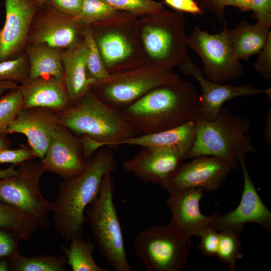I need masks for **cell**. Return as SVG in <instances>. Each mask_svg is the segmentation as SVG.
I'll list each match as a JSON object with an SVG mask.
<instances>
[{
  "label": "cell",
  "mask_w": 271,
  "mask_h": 271,
  "mask_svg": "<svg viewBox=\"0 0 271 271\" xmlns=\"http://www.w3.org/2000/svg\"><path fill=\"white\" fill-rule=\"evenodd\" d=\"M182 81L173 69L146 64L131 70L110 74L91 86L93 93L106 104L122 109L153 89Z\"/></svg>",
  "instance_id": "8"
},
{
  "label": "cell",
  "mask_w": 271,
  "mask_h": 271,
  "mask_svg": "<svg viewBox=\"0 0 271 271\" xmlns=\"http://www.w3.org/2000/svg\"><path fill=\"white\" fill-rule=\"evenodd\" d=\"M216 256L227 264L230 270L236 271V261L242 257L239 234L229 231H220Z\"/></svg>",
  "instance_id": "31"
},
{
  "label": "cell",
  "mask_w": 271,
  "mask_h": 271,
  "mask_svg": "<svg viewBox=\"0 0 271 271\" xmlns=\"http://www.w3.org/2000/svg\"><path fill=\"white\" fill-rule=\"evenodd\" d=\"M227 22L222 31L210 34L196 26L187 38V46L202 61V72L208 80L223 84L240 78L244 69L235 55L228 35Z\"/></svg>",
  "instance_id": "11"
},
{
  "label": "cell",
  "mask_w": 271,
  "mask_h": 271,
  "mask_svg": "<svg viewBox=\"0 0 271 271\" xmlns=\"http://www.w3.org/2000/svg\"><path fill=\"white\" fill-rule=\"evenodd\" d=\"M40 7H42L44 4L45 0H37Z\"/></svg>",
  "instance_id": "50"
},
{
  "label": "cell",
  "mask_w": 271,
  "mask_h": 271,
  "mask_svg": "<svg viewBox=\"0 0 271 271\" xmlns=\"http://www.w3.org/2000/svg\"><path fill=\"white\" fill-rule=\"evenodd\" d=\"M62 57L64 84L73 105H75L96 82L87 74V50L83 38L73 46L62 51Z\"/></svg>",
  "instance_id": "22"
},
{
  "label": "cell",
  "mask_w": 271,
  "mask_h": 271,
  "mask_svg": "<svg viewBox=\"0 0 271 271\" xmlns=\"http://www.w3.org/2000/svg\"><path fill=\"white\" fill-rule=\"evenodd\" d=\"M200 238L198 248L206 257L216 255L219 244V232L211 225L207 227L199 236Z\"/></svg>",
  "instance_id": "35"
},
{
  "label": "cell",
  "mask_w": 271,
  "mask_h": 271,
  "mask_svg": "<svg viewBox=\"0 0 271 271\" xmlns=\"http://www.w3.org/2000/svg\"><path fill=\"white\" fill-rule=\"evenodd\" d=\"M39 227L36 219L0 201V227L12 231L19 240H29Z\"/></svg>",
  "instance_id": "27"
},
{
  "label": "cell",
  "mask_w": 271,
  "mask_h": 271,
  "mask_svg": "<svg viewBox=\"0 0 271 271\" xmlns=\"http://www.w3.org/2000/svg\"><path fill=\"white\" fill-rule=\"evenodd\" d=\"M165 2L177 11L190 13L193 15H201L202 9L194 0H164Z\"/></svg>",
  "instance_id": "41"
},
{
  "label": "cell",
  "mask_w": 271,
  "mask_h": 271,
  "mask_svg": "<svg viewBox=\"0 0 271 271\" xmlns=\"http://www.w3.org/2000/svg\"><path fill=\"white\" fill-rule=\"evenodd\" d=\"M37 158L30 147L21 145L17 149L11 150L10 148L0 151V164L11 163L13 165H20L30 160Z\"/></svg>",
  "instance_id": "36"
},
{
  "label": "cell",
  "mask_w": 271,
  "mask_h": 271,
  "mask_svg": "<svg viewBox=\"0 0 271 271\" xmlns=\"http://www.w3.org/2000/svg\"><path fill=\"white\" fill-rule=\"evenodd\" d=\"M201 95L188 81L156 87L121 109L138 135L172 128L199 117Z\"/></svg>",
  "instance_id": "2"
},
{
  "label": "cell",
  "mask_w": 271,
  "mask_h": 271,
  "mask_svg": "<svg viewBox=\"0 0 271 271\" xmlns=\"http://www.w3.org/2000/svg\"><path fill=\"white\" fill-rule=\"evenodd\" d=\"M69 247L65 245L61 249L67 257V264L73 271H109L98 265L93 258L95 246L91 241L82 237L72 239Z\"/></svg>",
  "instance_id": "26"
},
{
  "label": "cell",
  "mask_w": 271,
  "mask_h": 271,
  "mask_svg": "<svg viewBox=\"0 0 271 271\" xmlns=\"http://www.w3.org/2000/svg\"><path fill=\"white\" fill-rule=\"evenodd\" d=\"M118 11L138 16L163 9V4L155 0H103Z\"/></svg>",
  "instance_id": "34"
},
{
  "label": "cell",
  "mask_w": 271,
  "mask_h": 271,
  "mask_svg": "<svg viewBox=\"0 0 271 271\" xmlns=\"http://www.w3.org/2000/svg\"><path fill=\"white\" fill-rule=\"evenodd\" d=\"M201 188H189L169 193L166 203L171 212L169 224L185 237H198L211 225L214 214H203L200 202L203 197Z\"/></svg>",
  "instance_id": "19"
},
{
  "label": "cell",
  "mask_w": 271,
  "mask_h": 271,
  "mask_svg": "<svg viewBox=\"0 0 271 271\" xmlns=\"http://www.w3.org/2000/svg\"><path fill=\"white\" fill-rule=\"evenodd\" d=\"M225 0H202L205 7L212 11L220 21L224 19V8L223 3Z\"/></svg>",
  "instance_id": "42"
},
{
  "label": "cell",
  "mask_w": 271,
  "mask_h": 271,
  "mask_svg": "<svg viewBox=\"0 0 271 271\" xmlns=\"http://www.w3.org/2000/svg\"><path fill=\"white\" fill-rule=\"evenodd\" d=\"M118 12L103 0H83L79 13L71 18L79 26L91 25L109 18Z\"/></svg>",
  "instance_id": "30"
},
{
  "label": "cell",
  "mask_w": 271,
  "mask_h": 271,
  "mask_svg": "<svg viewBox=\"0 0 271 271\" xmlns=\"http://www.w3.org/2000/svg\"><path fill=\"white\" fill-rule=\"evenodd\" d=\"M264 141L268 146H271V109H268L265 113L264 126L262 132Z\"/></svg>",
  "instance_id": "43"
},
{
  "label": "cell",
  "mask_w": 271,
  "mask_h": 271,
  "mask_svg": "<svg viewBox=\"0 0 271 271\" xmlns=\"http://www.w3.org/2000/svg\"><path fill=\"white\" fill-rule=\"evenodd\" d=\"M5 21L0 29V62L22 54L40 6L37 0H5Z\"/></svg>",
  "instance_id": "13"
},
{
  "label": "cell",
  "mask_w": 271,
  "mask_h": 271,
  "mask_svg": "<svg viewBox=\"0 0 271 271\" xmlns=\"http://www.w3.org/2000/svg\"><path fill=\"white\" fill-rule=\"evenodd\" d=\"M10 146L11 142L7 138L6 136L0 134V151L9 149Z\"/></svg>",
  "instance_id": "47"
},
{
  "label": "cell",
  "mask_w": 271,
  "mask_h": 271,
  "mask_svg": "<svg viewBox=\"0 0 271 271\" xmlns=\"http://www.w3.org/2000/svg\"><path fill=\"white\" fill-rule=\"evenodd\" d=\"M196 137L195 121H189L175 127L148 134L138 135L123 142L121 145L174 149L187 156Z\"/></svg>",
  "instance_id": "23"
},
{
  "label": "cell",
  "mask_w": 271,
  "mask_h": 271,
  "mask_svg": "<svg viewBox=\"0 0 271 271\" xmlns=\"http://www.w3.org/2000/svg\"><path fill=\"white\" fill-rule=\"evenodd\" d=\"M251 11L257 21L271 23V0H252Z\"/></svg>",
  "instance_id": "39"
},
{
  "label": "cell",
  "mask_w": 271,
  "mask_h": 271,
  "mask_svg": "<svg viewBox=\"0 0 271 271\" xmlns=\"http://www.w3.org/2000/svg\"><path fill=\"white\" fill-rule=\"evenodd\" d=\"M141 151L123 163V168L145 183L166 189L168 183L186 154L174 149L141 147Z\"/></svg>",
  "instance_id": "14"
},
{
  "label": "cell",
  "mask_w": 271,
  "mask_h": 271,
  "mask_svg": "<svg viewBox=\"0 0 271 271\" xmlns=\"http://www.w3.org/2000/svg\"><path fill=\"white\" fill-rule=\"evenodd\" d=\"M19 86L15 82L11 81H5L0 82V97L6 91L9 90L16 88Z\"/></svg>",
  "instance_id": "45"
},
{
  "label": "cell",
  "mask_w": 271,
  "mask_h": 271,
  "mask_svg": "<svg viewBox=\"0 0 271 271\" xmlns=\"http://www.w3.org/2000/svg\"><path fill=\"white\" fill-rule=\"evenodd\" d=\"M29 62L26 53L15 59L0 62V82L23 83L29 78Z\"/></svg>",
  "instance_id": "33"
},
{
  "label": "cell",
  "mask_w": 271,
  "mask_h": 271,
  "mask_svg": "<svg viewBox=\"0 0 271 271\" xmlns=\"http://www.w3.org/2000/svg\"><path fill=\"white\" fill-rule=\"evenodd\" d=\"M13 270L16 271H65L67 257L65 254L55 256L45 254L24 256L18 251L11 256Z\"/></svg>",
  "instance_id": "28"
},
{
  "label": "cell",
  "mask_w": 271,
  "mask_h": 271,
  "mask_svg": "<svg viewBox=\"0 0 271 271\" xmlns=\"http://www.w3.org/2000/svg\"><path fill=\"white\" fill-rule=\"evenodd\" d=\"M263 94H264L266 97L269 101L271 100V89L270 88H266L263 90Z\"/></svg>",
  "instance_id": "49"
},
{
  "label": "cell",
  "mask_w": 271,
  "mask_h": 271,
  "mask_svg": "<svg viewBox=\"0 0 271 271\" xmlns=\"http://www.w3.org/2000/svg\"><path fill=\"white\" fill-rule=\"evenodd\" d=\"M111 174L104 176L97 197L85 212L100 254L114 270L131 271L113 202L115 184Z\"/></svg>",
  "instance_id": "7"
},
{
  "label": "cell",
  "mask_w": 271,
  "mask_h": 271,
  "mask_svg": "<svg viewBox=\"0 0 271 271\" xmlns=\"http://www.w3.org/2000/svg\"><path fill=\"white\" fill-rule=\"evenodd\" d=\"M25 49L29 62L28 79L54 77L64 80L61 50L44 44H27Z\"/></svg>",
  "instance_id": "25"
},
{
  "label": "cell",
  "mask_w": 271,
  "mask_h": 271,
  "mask_svg": "<svg viewBox=\"0 0 271 271\" xmlns=\"http://www.w3.org/2000/svg\"><path fill=\"white\" fill-rule=\"evenodd\" d=\"M86 161L80 138L68 128L59 125L40 163L45 171L66 180L80 174Z\"/></svg>",
  "instance_id": "17"
},
{
  "label": "cell",
  "mask_w": 271,
  "mask_h": 271,
  "mask_svg": "<svg viewBox=\"0 0 271 271\" xmlns=\"http://www.w3.org/2000/svg\"><path fill=\"white\" fill-rule=\"evenodd\" d=\"M231 168L223 160L203 155L182 164L170 179L166 190L172 192L201 188L207 192L219 190Z\"/></svg>",
  "instance_id": "15"
},
{
  "label": "cell",
  "mask_w": 271,
  "mask_h": 271,
  "mask_svg": "<svg viewBox=\"0 0 271 271\" xmlns=\"http://www.w3.org/2000/svg\"><path fill=\"white\" fill-rule=\"evenodd\" d=\"M18 173V170L15 168L12 165L9 168L0 170V179H5L16 175Z\"/></svg>",
  "instance_id": "46"
},
{
  "label": "cell",
  "mask_w": 271,
  "mask_h": 271,
  "mask_svg": "<svg viewBox=\"0 0 271 271\" xmlns=\"http://www.w3.org/2000/svg\"><path fill=\"white\" fill-rule=\"evenodd\" d=\"M190 238L169 224L140 231L134 239L135 253L149 271H180L189 256Z\"/></svg>",
  "instance_id": "9"
},
{
  "label": "cell",
  "mask_w": 271,
  "mask_h": 271,
  "mask_svg": "<svg viewBox=\"0 0 271 271\" xmlns=\"http://www.w3.org/2000/svg\"><path fill=\"white\" fill-rule=\"evenodd\" d=\"M253 63L255 70L266 80L271 79V35Z\"/></svg>",
  "instance_id": "37"
},
{
  "label": "cell",
  "mask_w": 271,
  "mask_h": 271,
  "mask_svg": "<svg viewBox=\"0 0 271 271\" xmlns=\"http://www.w3.org/2000/svg\"><path fill=\"white\" fill-rule=\"evenodd\" d=\"M245 160V158L239 159L244 183L240 202L235 209L226 214H214L211 226L216 231H229L240 234L244 225L248 223L258 224L265 229L271 228V212L258 195Z\"/></svg>",
  "instance_id": "12"
},
{
  "label": "cell",
  "mask_w": 271,
  "mask_h": 271,
  "mask_svg": "<svg viewBox=\"0 0 271 271\" xmlns=\"http://www.w3.org/2000/svg\"><path fill=\"white\" fill-rule=\"evenodd\" d=\"M252 0H225L223 3L225 6H233L243 11H251Z\"/></svg>",
  "instance_id": "44"
},
{
  "label": "cell",
  "mask_w": 271,
  "mask_h": 271,
  "mask_svg": "<svg viewBox=\"0 0 271 271\" xmlns=\"http://www.w3.org/2000/svg\"><path fill=\"white\" fill-rule=\"evenodd\" d=\"M58 122L75 134L88 136L102 147L121 145L138 136L121 109L112 107L98 98L91 88L78 104L57 112Z\"/></svg>",
  "instance_id": "4"
},
{
  "label": "cell",
  "mask_w": 271,
  "mask_h": 271,
  "mask_svg": "<svg viewBox=\"0 0 271 271\" xmlns=\"http://www.w3.org/2000/svg\"><path fill=\"white\" fill-rule=\"evenodd\" d=\"M195 122V140L186 159L211 156L236 169L240 158L256 151L247 134L250 128L249 120L233 114L227 107L222 106L214 121L198 118Z\"/></svg>",
  "instance_id": "3"
},
{
  "label": "cell",
  "mask_w": 271,
  "mask_h": 271,
  "mask_svg": "<svg viewBox=\"0 0 271 271\" xmlns=\"http://www.w3.org/2000/svg\"><path fill=\"white\" fill-rule=\"evenodd\" d=\"M270 28L271 23L257 21L252 25L243 20L228 30L229 41L236 57L240 60H247L258 54L271 35Z\"/></svg>",
  "instance_id": "24"
},
{
  "label": "cell",
  "mask_w": 271,
  "mask_h": 271,
  "mask_svg": "<svg viewBox=\"0 0 271 271\" xmlns=\"http://www.w3.org/2000/svg\"><path fill=\"white\" fill-rule=\"evenodd\" d=\"M45 172L40 161L28 160L20 164L18 173L0 179V201L36 220L42 229L51 226L52 202L42 195L39 187Z\"/></svg>",
  "instance_id": "10"
},
{
  "label": "cell",
  "mask_w": 271,
  "mask_h": 271,
  "mask_svg": "<svg viewBox=\"0 0 271 271\" xmlns=\"http://www.w3.org/2000/svg\"><path fill=\"white\" fill-rule=\"evenodd\" d=\"M9 270V264L5 260H0V271H7Z\"/></svg>",
  "instance_id": "48"
},
{
  "label": "cell",
  "mask_w": 271,
  "mask_h": 271,
  "mask_svg": "<svg viewBox=\"0 0 271 271\" xmlns=\"http://www.w3.org/2000/svg\"><path fill=\"white\" fill-rule=\"evenodd\" d=\"M138 16L119 11L91 25L104 64L110 74L147 64L138 25Z\"/></svg>",
  "instance_id": "6"
},
{
  "label": "cell",
  "mask_w": 271,
  "mask_h": 271,
  "mask_svg": "<svg viewBox=\"0 0 271 271\" xmlns=\"http://www.w3.org/2000/svg\"><path fill=\"white\" fill-rule=\"evenodd\" d=\"M138 25L147 63L173 69L189 56L184 16L164 9L138 17Z\"/></svg>",
  "instance_id": "5"
},
{
  "label": "cell",
  "mask_w": 271,
  "mask_h": 271,
  "mask_svg": "<svg viewBox=\"0 0 271 271\" xmlns=\"http://www.w3.org/2000/svg\"><path fill=\"white\" fill-rule=\"evenodd\" d=\"M57 112L43 107L22 108L8 129V133L25 135L37 158L42 159L59 125Z\"/></svg>",
  "instance_id": "20"
},
{
  "label": "cell",
  "mask_w": 271,
  "mask_h": 271,
  "mask_svg": "<svg viewBox=\"0 0 271 271\" xmlns=\"http://www.w3.org/2000/svg\"><path fill=\"white\" fill-rule=\"evenodd\" d=\"M80 27V33L87 50V72L89 77L95 81L102 80L110 73L106 69L94 39L90 25Z\"/></svg>",
  "instance_id": "29"
},
{
  "label": "cell",
  "mask_w": 271,
  "mask_h": 271,
  "mask_svg": "<svg viewBox=\"0 0 271 271\" xmlns=\"http://www.w3.org/2000/svg\"><path fill=\"white\" fill-rule=\"evenodd\" d=\"M18 241L13 234L0 230V257L11 256L18 251Z\"/></svg>",
  "instance_id": "40"
},
{
  "label": "cell",
  "mask_w": 271,
  "mask_h": 271,
  "mask_svg": "<svg viewBox=\"0 0 271 271\" xmlns=\"http://www.w3.org/2000/svg\"><path fill=\"white\" fill-rule=\"evenodd\" d=\"M23 108V99L19 86L9 90L0 98V134L6 136L11 122Z\"/></svg>",
  "instance_id": "32"
},
{
  "label": "cell",
  "mask_w": 271,
  "mask_h": 271,
  "mask_svg": "<svg viewBox=\"0 0 271 271\" xmlns=\"http://www.w3.org/2000/svg\"><path fill=\"white\" fill-rule=\"evenodd\" d=\"M179 68L183 74L193 77L201 88L202 94L199 119L214 121L225 102L235 97L263 93V90L257 89L250 84L233 86L208 80L204 76L202 69L194 63L189 56Z\"/></svg>",
  "instance_id": "18"
},
{
  "label": "cell",
  "mask_w": 271,
  "mask_h": 271,
  "mask_svg": "<svg viewBox=\"0 0 271 271\" xmlns=\"http://www.w3.org/2000/svg\"><path fill=\"white\" fill-rule=\"evenodd\" d=\"M19 88L23 108L43 107L58 112L74 106L64 80L54 77L28 79Z\"/></svg>",
  "instance_id": "21"
},
{
  "label": "cell",
  "mask_w": 271,
  "mask_h": 271,
  "mask_svg": "<svg viewBox=\"0 0 271 271\" xmlns=\"http://www.w3.org/2000/svg\"><path fill=\"white\" fill-rule=\"evenodd\" d=\"M104 147L87 159L80 174L60 184L57 198L52 202L55 227L67 242L82 237L88 221L85 215L87 206L97 197L104 176L117 169L112 152Z\"/></svg>",
  "instance_id": "1"
},
{
  "label": "cell",
  "mask_w": 271,
  "mask_h": 271,
  "mask_svg": "<svg viewBox=\"0 0 271 271\" xmlns=\"http://www.w3.org/2000/svg\"><path fill=\"white\" fill-rule=\"evenodd\" d=\"M81 39L80 27L71 17L44 5L40 7L33 19L27 44H44L64 50Z\"/></svg>",
  "instance_id": "16"
},
{
  "label": "cell",
  "mask_w": 271,
  "mask_h": 271,
  "mask_svg": "<svg viewBox=\"0 0 271 271\" xmlns=\"http://www.w3.org/2000/svg\"><path fill=\"white\" fill-rule=\"evenodd\" d=\"M83 0H45L44 5L49 6L65 15L74 17L80 12Z\"/></svg>",
  "instance_id": "38"
}]
</instances>
